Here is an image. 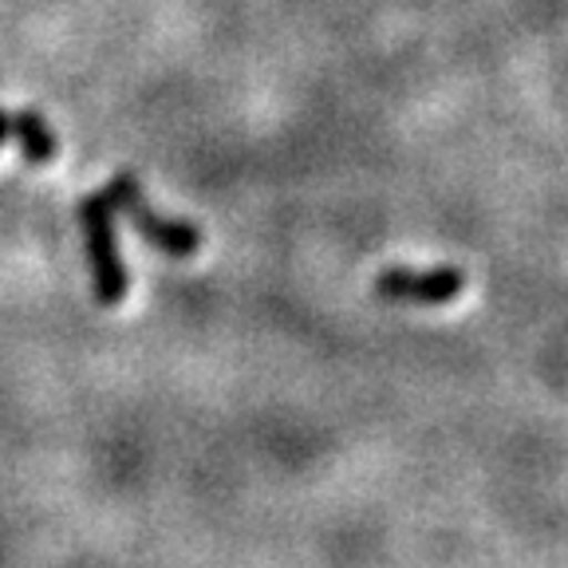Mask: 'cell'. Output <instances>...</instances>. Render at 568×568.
Segmentation results:
<instances>
[{
  "mask_svg": "<svg viewBox=\"0 0 568 568\" xmlns=\"http://www.w3.org/2000/svg\"><path fill=\"white\" fill-rule=\"evenodd\" d=\"M103 202L111 205V213L123 210L131 217V225L142 233V237L151 241L154 248H162L166 257L174 261H186L194 257L197 248H202V230L194 222H178V217H162L154 213L151 205L142 202V186L134 174H115L106 182L103 190Z\"/></svg>",
  "mask_w": 568,
  "mask_h": 568,
  "instance_id": "cell-1",
  "label": "cell"
},
{
  "mask_svg": "<svg viewBox=\"0 0 568 568\" xmlns=\"http://www.w3.org/2000/svg\"><path fill=\"white\" fill-rule=\"evenodd\" d=\"M80 230H83V245H88L95 301L106 304V308H115L131 293V273H126L123 257H119L115 222H111V205L103 202V194H91L80 202Z\"/></svg>",
  "mask_w": 568,
  "mask_h": 568,
  "instance_id": "cell-2",
  "label": "cell"
},
{
  "mask_svg": "<svg viewBox=\"0 0 568 568\" xmlns=\"http://www.w3.org/2000/svg\"><path fill=\"white\" fill-rule=\"evenodd\" d=\"M466 288L458 268H387L375 276V296L395 304H450Z\"/></svg>",
  "mask_w": 568,
  "mask_h": 568,
  "instance_id": "cell-3",
  "label": "cell"
},
{
  "mask_svg": "<svg viewBox=\"0 0 568 568\" xmlns=\"http://www.w3.org/2000/svg\"><path fill=\"white\" fill-rule=\"evenodd\" d=\"M9 134L20 142V159L28 166H48L55 159V134L48 131L44 115H36V111H24V115H12Z\"/></svg>",
  "mask_w": 568,
  "mask_h": 568,
  "instance_id": "cell-4",
  "label": "cell"
},
{
  "mask_svg": "<svg viewBox=\"0 0 568 568\" xmlns=\"http://www.w3.org/2000/svg\"><path fill=\"white\" fill-rule=\"evenodd\" d=\"M9 126H12V115H4V111H0V142L9 139Z\"/></svg>",
  "mask_w": 568,
  "mask_h": 568,
  "instance_id": "cell-5",
  "label": "cell"
}]
</instances>
